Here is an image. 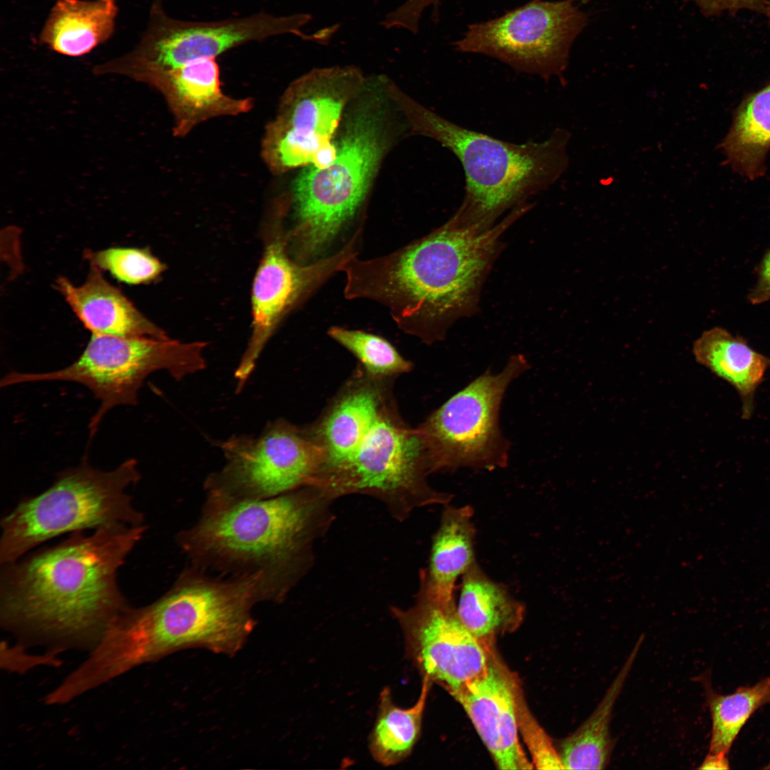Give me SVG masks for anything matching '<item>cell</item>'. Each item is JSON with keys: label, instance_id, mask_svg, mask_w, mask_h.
<instances>
[{"label": "cell", "instance_id": "obj_1", "mask_svg": "<svg viewBox=\"0 0 770 770\" xmlns=\"http://www.w3.org/2000/svg\"><path fill=\"white\" fill-rule=\"evenodd\" d=\"M145 527L115 525L72 533L60 544L3 564L2 625L22 640L92 650L129 606L117 572Z\"/></svg>", "mask_w": 770, "mask_h": 770}, {"label": "cell", "instance_id": "obj_2", "mask_svg": "<svg viewBox=\"0 0 770 770\" xmlns=\"http://www.w3.org/2000/svg\"><path fill=\"white\" fill-rule=\"evenodd\" d=\"M530 207L514 208L490 228L453 216L428 235L389 255L352 257L344 266V296L388 308L404 332L432 343L474 307L501 234Z\"/></svg>", "mask_w": 770, "mask_h": 770}, {"label": "cell", "instance_id": "obj_3", "mask_svg": "<svg viewBox=\"0 0 770 770\" xmlns=\"http://www.w3.org/2000/svg\"><path fill=\"white\" fill-rule=\"evenodd\" d=\"M262 600H269V592L260 573L222 579L186 570L153 603L126 608L79 665V674L96 688L178 650L233 655L255 626L252 607Z\"/></svg>", "mask_w": 770, "mask_h": 770}, {"label": "cell", "instance_id": "obj_4", "mask_svg": "<svg viewBox=\"0 0 770 770\" xmlns=\"http://www.w3.org/2000/svg\"><path fill=\"white\" fill-rule=\"evenodd\" d=\"M307 486L267 498L207 494L200 519L179 536L200 567L263 574L277 600L284 594L313 538L322 503L329 499Z\"/></svg>", "mask_w": 770, "mask_h": 770}, {"label": "cell", "instance_id": "obj_5", "mask_svg": "<svg viewBox=\"0 0 770 770\" xmlns=\"http://www.w3.org/2000/svg\"><path fill=\"white\" fill-rule=\"evenodd\" d=\"M395 100L413 128L452 152L463 168L466 192L453 215L489 228L505 211L555 183L568 165L570 133L556 128L546 140L513 143L456 124L401 91Z\"/></svg>", "mask_w": 770, "mask_h": 770}, {"label": "cell", "instance_id": "obj_6", "mask_svg": "<svg viewBox=\"0 0 770 770\" xmlns=\"http://www.w3.org/2000/svg\"><path fill=\"white\" fill-rule=\"evenodd\" d=\"M139 479L134 459L110 471L83 461L58 473L51 487L24 499L1 520V565L66 533L144 525L143 514L126 493Z\"/></svg>", "mask_w": 770, "mask_h": 770}, {"label": "cell", "instance_id": "obj_7", "mask_svg": "<svg viewBox=\"0 0 770 770\" xmlns=\"http://www.w3.org/2000/svg\"><path fill=\"white\" fill-rule=\"evenodd\" d=\"M204 343H183L155 337L91 334L81 354L70 365L53 371H11L0 381L8 386L26 382L63 381L81 384L100 401L89 423L92 436L104 415L120 405H135L145 378L165 370L175 380L205 369Z\"/></svg>", "mask_w": 770, "mask_h": 770}, {"label": "cell", "instance_id": "obj_8", "mask_svg": "<svg viewBox=\"0 0 770 770\" xmlns=\"http://www.w3.org/2000/svg\"><path fill=\"white\" fill-rule=\"evenodd\" d=\"M388 405L355 452L320 471L313 486L331 498L350 493L370 494L399 518L416 508L448 504L451 495L427 483L432 471L418 428L406 426Z\"/></svg>", "mask_w": 770, "mask_h": 770}, {"label": "cell", "instance_id": "obj_9", "mask_svg": "<svg viewBox=\"0 0 770 770\" xmlns=\"http://www.w3.org/2000/svg\"><path fill=\"white\" fill-rule=\"evenodd\" d=\"M529 368L525 356L513 355L500 371L486 370L418 427L432 473L507 466L510 444L500 428V406L510 383Z\"/></svg>", "mask_w": 770, "mask_h": 770}, {"label": "cell", "instance_id": "obj_10", "mask_svg": "<svg viewBox=\"0 0 770 770\" xmlns=\"http://www.w3.org/2000/svg\"><path fill=\"white\" fill-rule=\"evenodd\" d=\"M381 153L379 133L365 114L350 124L335 159L325 168L307 166L294 183V235L305 260L317 257L354 215Z\"/></svg>", "mask_w": 770, "mask_h": 770}, {"label": "cell", "instance_id": "obj_11", "mask_svg": "<svg viewBox=\"0 0 770 770\" xmlns=\"http://www.w3.org/2000/svg\"><path fill=\"white\" fill-rule=\"evenodd\" d=\"M312 19L309 14L274 16L258 13L250 16L216 21H188L170 17L163 0H153L147 27L137 46L125 55L95 67L97 75L120 74L145 68L169 69L215 58L245 43L294 34L319 43L317 31H302Z\"/></svg>", "mask_w": 770, "mask_h": 770}, {"label": "cell", "instance_id": "obj_12", "mask_svg": "<svg viewBox=\"0 0 770 770\" xmlns=\"http://www.w3.org/2000/svg\"><path fill=\"white\" fill-rule=\"evenodd\" d=\"M225 463L205 480L207 494L267 498L311 486L325 461L309 428L279 419L257 435L221 443Z\"/></svg>", "mask_w": 770, "mask_h": 770}, {"label": "cell", "instance_id": "obj_13", "mask_svg": "<svg viewBox=\"0 0 770 770\" xmlns=\"http://www.w3.org/2000/svg\"><path fill=\"white\" fill-rule=\"evenodd\" d=\"M579 24L572 0H532L496 19L469 26L454 43L462 53L483 54L544 79L560 76Z\"/></svg>", "mask_w": 770, "mask_h": 770}, {"label": "cell", "instance_id": "obj_14", "mask_svg": "<svg viewBox=\"0 0 770 770\" xmlns=\"http://www.w3.org/2000/svg\"><path fill=\"white\" fill-rule=\"evenodd\" d=\"M358 230L350 240L329 257L313 262H294L285 242H270L257 270L252 291V332L247 348L235 371L237 391L250 376L265 344L285 314L357 255Z\"/></svg>", "mask_w": 770, "mask_h": 770}, {"label": "cell", "instance_id": "obj_15", "mask_svg": "<svg viewBox=\"0 0 770 770\" xmlns=\"http://www.w3.org/2000/svg\"><path fill=\"white\" fill-rule=\"evenodd\" d=\"M404 636L407 656L431 682L450 692L482 673L488 650L459 620L456 602H444L420 589L414 606L393 608Z\"/></svg>", "mask_w": 770, "mask_h": 770}, {"label": "cell", "instance_id": "obj_16", "mask_svg": "<svg viewBox=\"0 0 770 770\" xmlns=\"http://www.w3.org/2000/svg\"><path fill=\"white\" fill-rule=\"evenodd\" d=\"M517 692L513 682L490 659L482 673L450 692L503 770L533 768L519 740Z\"/></svg>", "mask_w": 770, "mask_h": 770}, {"label": "cell", "instance_id": "obj_17", "mask_svg": "<svg viewBox=\"0 0 770 770\" xmlns=\"http://www.w3.org/2000/svg\"><path fill=\"white\" fill-rule=\"evenodd\" d=\"M364 82L361 70L354 66L314 68L291 83L272 123L332 140L344 108Z\"/></svg>", "mask_w": 770, "mask_h": 770}, {"label": "cell", "instance_id": "obj_18", "mask_svg": "<svg viewBox=\"0 0 770 770\" xmlns=\"http://www.w3.org/2000/svg\"><path fill=\"white\" fill-rule=\"evenodd\" d=\"M128 76L153 86L163 95L175 117V132L178 135L205 120L240 114L251 108L250 99H234L222 91L215 58L169 69H140Z\"/></svg>", "mask_w": 770, "mask_h": 770}, {"label": "cell", "instance_id": "obj_19", "mask_svg": "<svg viewBox=\"0 0 770 770\" xmlns=\"http://www.w3.org/2000/svg\"><path fill=\"white\" fill-rule=\"evenodd\" d=\"M383 380L359 371L309 428L325 454L319 473L349 458L374 426L388 405Z\"/></svg>", "mask_w": 770, "mask_h": 770}, {"label": "cell", "instance_id": "obj_20", "mask_svg": "<svg viewBox=\"0 0 770 770\" xmlns=\"http://www.w3.org/2000/svg\"><path fill=\"white\" fill-rule=\"evenodd\" d=\"M91 265L87 278L81 285H73L62 277L56 280V287L91 334L168 337L104 278L101 269Z\"/></svg>", "mask_w": 770, "mask_h": 770}, {"label": "cell", "instance_id": "obj_21", "mask_svg": "<svg viewBox=\"0 0 770 770\" xmlns=\"http://www.w3.org/2000/svg\"><path fill=\"white\" fill-rule=\"evenodd\" d=\"M473 510L446 505L434 535L429 562L421 573V587L428 595L454 601L456 582L476 563Z\"/></svg>", "mask_w": 770, "mask_h": 770}, {"label": "cell", "instance_id": "obj_22", "mask_svg": "<svg viewBox=\"0 0 770 770\" xmlns=\"http://www.w3.org/2000/svg\"><path fill=\"white\" fill-rule=\"evenodd\" d=\"M692 354L697 363L735 389L741 401V418L749 419L756 391L770 368V358L751 347L742 337L721 327L704 331L694 342Z\"/></svg>", "mask_w": 770, "mask_h": 770}, {"label": "cell", "instance_id": "obj_23", "mask_svg": "<svg viewBox=\"0 0 770 770\" xmlns=\"http://www.w3.org/2000/svg\"><path fill=\"white\" fill-rule=\"evenodd\" d=\"M118 11L115 0H58L39 41L61 55L83 56L112 36Z\"/></svg>", "mask_w": 770, "mask_h": 770}, {"label": "cell", "instance_id": "obj_24", "mask_svg": "<svg viewBox=\"0 0 770 770\" xmlns=\"http://www.w3.org/2000/svg\"><path fill=\"white\" fill-rule=\"evenodd\" d=\"M456 610L463 625L490 650L491 640L496 635L520 625L524 606L476 562L461 578Z\"/></svg>", "mask_w": 770, "mask_h": 770}, {"label": "cell", "instance_id": "obj_25", "mask_svg": "<svg viewBox=\"0 0 770 770\" xmlns=\"http://www.w3.org/2000/svg\"><path fill=\"white\" fill-rule=\"evenodd\" d=\"M643 640L642 637L637 640L595 711L562 743L560 756L565 769H602L608 764L612 750V712Z\"/></svg>", "mask_w": 770, "mask_h": 770}, {"label": "cell", "instance_id": "obj_26", "mask_svg": "<svg viewBox=\"0 0 770 770\" xmlns=\"http://www.w3.org/2000/svg\"><path fill=\"white\" fill-rule=\"evenodd\" d=\"M722 147L736 171L750 179L764 175L770 149V83L742 101Z\"/></svg>", "mask_w": 770, "mask_h": 770}, {"label": "cell", "instance_id": "obj_27", "mask_svg": "<svg viewBox=\"0 0 770 770\" xmlns=\"http://www.w3.org/2000/svg\"><path fill=\"white\" fill-rule=\"evenodd\" d=\"M431 682L423 677L419 697L408 708L395 704L389 688L381 691L369 742L372 757L380 764L386 766L397 764L411 753L420 735Z\"/></svg>", "mask_w": 770, "mask_h": 770}, {"label": "cell", "instance_id": "obj_28", "mask_svg": "<svg viewBox=\"0 0 770 770\" xmlns=\"http://www.w3.org/2000/svg\"><path fill=\"white\" fill-rule=\"evenodd\" d=\"M709 679L702 678L712 719L709 752L727 754L749 718L761 707L770 704V678L741 687L729 694L716 693Z\"/></svg>", "mask_w": 770, "mask_h": 770}, {"label": "cell", "instance_id": "obj_29", "mask_svg": "<svg viewBox=\"0 0 770 770\" xmlns=\"http://www.w3.org/2000/svg\"><path fill=\"white\" fill-rule=\"evenodd\" d=\"M262 148L268 165L273 170L281 173L300 166L325 168L335 159L338 144L332 140L304 135L271 123Z\"/></svg>", "mask_w": 770, "mask_h": 770}, {"label": "cell", "instance_id": "obj_30", "mask_svg": "<svg viewBox=\"0 0 770 770\" xmlns=\"http://www.w3.org/2000/svg\"><path fill=\"white\" fill-rule=\"evenodd\" d=\"M328 334L351 352L362 365L363 370L374 378L386 379L411 369V363L379 336L339 327H332Z\"/></svg>", "mask_w": 770, "mask_h": 770}, {"label": "cell", "instance_id": "obj_31", "mask_svg": "<svg viewBox=\"0 0 770 770\" xmlns=\"http://www.w3.org/2000/svg\"><path fill=\"white\" fill-rule=\"evenodd\" d=\"M86 257L91 264L130 284L152 281L164 270L163 265L149 251L139 248L111 247L87 252Z\"/></svg>", "mask_w": 770, "mask_h": 770}, {"label": "cell", "instance_id": "obj_32", "mask_svg": "<svg viewBox=\"0 0 770 770\" xmlns=\"http://www.w3.org/2000/svg\"><path fill=\"white\" fill-rule=\"evenodd\" d=\"M519 734L530 754L532 763L539 769H564L558 753L542 727L524 706L517 692Z\"/></svg>", "mask_w": 770, "mask_h": 770}, {"label": "cell", "instance_id": "obj_33", "mask_svg": "<svg viewBox=\"0 0 770 770\" xmlns=\"http://www.w3.org/2000/svg\"><path fill=\"white\" fill-rule=\"evenodd\" d=\"M747 298L753 305L761 304L770 300V247L760 262L756 283Z\"/></svg>", "mask_w": 770, "mask_h": 770}, {"label": "cell", "instance_id": "obj_34", "mask_svg": "<svg viewBox=\"0 0 770 770\" xmlns=\"http://www.w3.org/2000/svg\"><path fill=\"white\" fill-rule=\"evenodd\" d=\"M707 13L715 14L723 11L749 9L765 12L767 0H697Z\"/></svg>", "mask_w": 770, "mask_h": 770}, {"label": "cell", "instance_id": "obj_35", "mask_svg": "<svg viewBox=\"0 0 770 770\" xmlns=\"http://www.w3.org/2000/svg\"><path fill=\"white\" fill-rule=\"evenodd\" d=\"M700 769H729L730 764L727 754L709 752L699 767Z\"/></svg>", "mask_w": 770, "mask_h": 770}, {"label": "cell", "instance_id": "obj_36", "mask_svg": "<svg viewBox=\"0 0 770 770\" xmlns=\"http://www.w3.org/2000/svg\"><path fill=\"white\" fill-rule=\"evenodd\" d=\"M420 3L426 6H438L440 0H418Z\"/></svg>", "mask_w": 770, "mask_h": 770}, {"label": "cell", "instance_id": "obj_37", "mask_svg": "<svg viewBox=\"0 0 770 770\" xmlns=\"http://www.w3.org/2000/svg\"><path fill=\"white\" fill-rule=\"evenodd\" d=\"M764 14L767 16L770 21V1L768 2Z\"/></svg>", "mask_w": 770, "mask_h": 770}]
</instances>
